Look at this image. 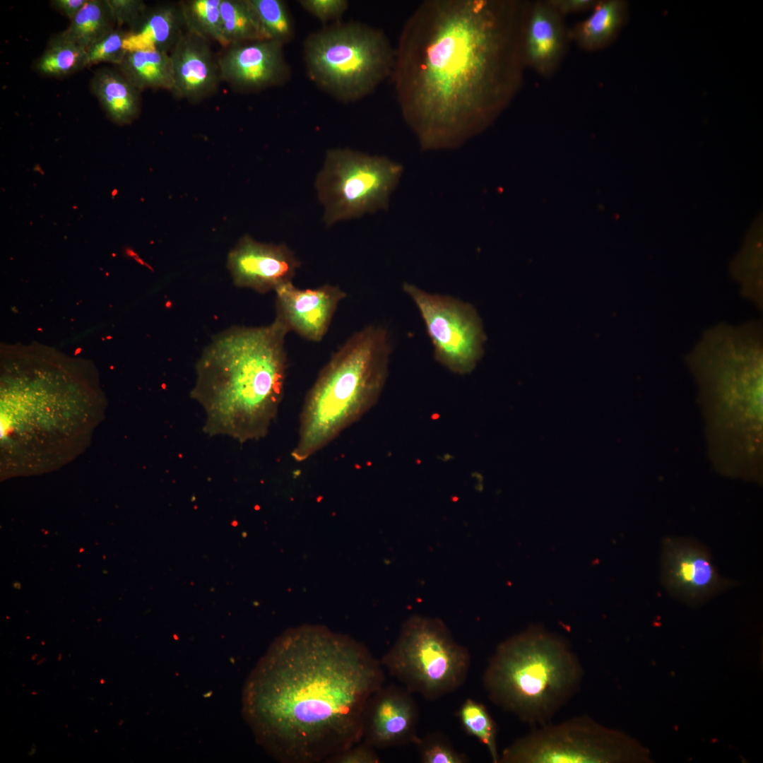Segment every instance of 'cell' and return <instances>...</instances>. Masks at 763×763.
Listing matches in <instances>:
<instances>
[{
    "instance_id": "obj_1",
    "label": "cell",
    "mask_w": 763,
    "mask_h": 763,
    "mask_svg": "<svg viewBox=\"0 0 763 763\" xmlns=\"http://www.w3.org/2000/svg\"><path fill=\"white\" fill-rule=\"evenodd\" d=\"M524 4L427 0L406 21L391 77L422 150L463 145L509 104L523 77Z\"/></svg>"
},
{
    "instance_id": "obj_2",
    "label": "cell",
    "mask_w": 763,
    "mask_h": 763,
    "mask_svg": "<svg viewBox=\"0 0 763 763\" xmlns=\"http://www.w3.org/2000/svg\"><path fill=\"white\" fill-rule=\"evenodd\" d=\"M381 661L362 644L321 627L288 630L252 672L244 711L259 743L285 763L325 762L362 740Z\"/></svg>"
},
{
    "instance_id": "obj_3",
    "label": "cell",
    "mask_w": 763,
    "mask_h": 763,
    "mask_svg": "<svg viewBox=\"0 0 763 763\" xmlns=\"http://www.w3.org/2000/svg\"><path fill=\"white\" fill-rule=\"evenodd\" d=\"M685 362L699 389L709 458L722 475L762 478L763 326L719 323Z\"/></svg>"
},
{
    "instance_id": "obj_4",
    "label": "cell",
    "mask_w": 763,
    "mask_h": 763,
    "mask_svg": "<svg viewBox=\"0 0 763 763\" xmlns=\"http://www.w3.org/2000/svg\"><path fill=\"white\" fill-rule=\"evenodd\" d=\"M289 332L268 326H233L215 335L196 367L191 396L207 414L206 430L244 442L264 437L283 394Z\"/></svg>"
},
{
    "instance_id": "obj_5",
    "label": "cell",
    "mask_w": 763,
    "mask_h": 763,
    "mask_svg": "<svg viewBox=\"0 0 763 763\" xmlns=\"http://www.w3.org/2000/svg\"><path fill=\"white\" fill-rule=\"evenodd\" d=\"M391 353L387 330L370 325L333 353L305 398L294 460L304 461L323 449L374 405Z\"/></svg>"
},
{
    "instance_id": "obj_6",
    "label": "cell",
    "mask_w": 763,
    "mask_h": 763,
    "mask_svg": "<svg viewBox=\"0 0 763 763\" xmlns=\"http://www.w3.org/2000/svg\"><path fill=\"white\" fill-rule=\"evenodd\" d=\"M583 676L582 666L567 640L533 625L497 646L483 683L495 704L540 726L578 691Z\"/></svg>"
},
{
    "instance_id": "obj_7",
    "label": "cell",
    "mask_w": 763,
    "mask_h": 763,
    "mask_svg": "<svg viewBox=\"0 0 763 763\" xmlns=\"http://www.w3.org/2000/svg\"><path fill=\"white\" fill-rule=\"evenodd\" d=\"M303 59L307 74L317 87L338 101L351 102L391 76L395 49L378 28L338 21L307 37Z\"/></svg>"
},
{
    "instance_id": "obj_8",
    "label": "cell",
    "mask_w": 763,
    "mask_h": 763,
    "mask_svg": "<svg viewBox=\"0 0 763 763\" xmlns=\"http://www.w3.org/2000/svg\"><path fill=\"white\" fill-rule=\"evenodd\" d=\"M380 661L409 692L434 701L464 684L471 657L442 620L415 615Z\"/></svg>"
},
{
    "instance_id": "obj_9",
    "label": "cell",
    "mask_w": 763,
    "mask_h": 763,
    "mask_svg": "<svg viewBox=\"0 0 763 763\" xmlns=\"http://www.w3.org/2000/svg\"><path fill=\"white\" fill-rule=\"evenodd\" d=\"M649 752L635 739L587 716L540 726L516 739L499 763L649 762Z\"/></svg>"
},
{
    "instance_id": "obj_10",
    "label": "cell",
    "mask_w": 763,
    "mask_h": 763,
    "mask_svg": "<svg viewBox=\"0 0 763 763\" xmlns=\"http://www.w3.org/2000/svg\"><path fill=\"white\" fill-rule=\"evenodd\" d=\"M403 167L391 159L349 148L326 153L315 186L326 225L389 207Z\"/></svg>"
},
{
    "instance_id": "obj_11",
    "label": "cell",
    "mask_w": 763,
    "mask_h": 763,
    "mask_svg": "<svg viewBox=\"0 0 763 763\" xmlns=\"http://www.w3.org/2000/svg\"><path fill=\"white\" fill-rule=\"evenodd\" d=\"M425 323L435 359L451 371L471 372L483 355L486 336L473 305L449 295L429 293L404 283Z\"/></svg>"
},
{
    "instance_id": "obj_12",
    "label": "cell",
    "mask_w": 763,
    "mask_h": 763,
    "mask_svg": "<svg viewBox=\"0 0 763 763\" xmlns=\"http://www.w3.org/2000/svg\"><path fill=\"white\" fill-rule=\"evenodd\" d=\"M412 694L394 684L374 692L364 708L363 742L374 749L414 744L419 737V709Z\"/></svg>"
},
{
    "instance_id": "obj_13",
    "label": "cell",
    "mask_w": 763,
    "mask_h": 763,
    "mask_svg": "<svg viewBox=\"0 0 763 763\" xmlns=\"http://www.w3.org/2000/svg\"><path fill=\"white\" fill-rule=\"evenodd\" d=\"M227 266L236 286L266 293L292 282L300 262L284 244L244 235L229 252Z\"/></svg>"
},
{
    "instance_id": "obj_14",
    "label": "cell",
    "mask_w": 763,
    "mask_h": 763,
    "mask_svg": "<svg viewBox=\"0 0 763 763\" xmlns=\"http://www.w3.org/2000/svg\"><path fill=\"white\" fill-rule=\"evenodd\" d=\"M283 45L261 40L227 47L217 61L220 79L244 91L284 84L290 79L291 70Z\"/></svg>"
},
{
    "instance_id": "obj_15",
    "label": "cell",
    "mask_w": 763,
    "mask_h": 763,
    "mask_svg": "<svg viewBox=\"0 0 763 763\" xmlns=\"http://www.w3.org/2000/svg\"><path fill=\"white\" fill-rule=\"evenodd\" d=\"M569 39L563 16L548 1L525 3L520 32L524 65L550 76L561 64Z\"/></svg>"
},
{
    "instance_id": "obj_16",
    "label": "cell",
    "mask_w": 763,
    "mask_h": 763,
    "mask_svg": "<svg viewBox=\"0 0 763 763\" xmlns=\"http://www.w3.org/2000/svg\"><path fill=\"white\" fill-rule=\"evenodd\" d=\"M276 317L289 331L304 338L321 341L329 328L334 312L346 293L339 287L324 285L300 289L292 282L276 290Z\"/></svg>"
},
{
    "instance_id": "obj_17",
    "label": "cell",
    "mask_w": 763,
    "mask_h": 763,
    "mask_svg": "<svg viewBox=\"0 0 763 763\" xmlns=\"http://www.w3.org/2000/svg\"><path fill=\"white\" fill-rule=\"evenodd\" d=\"M662 557L663 582L682 600L699 603L724 584L708 552L697 544L669 538L665 542Z\"/></svg>"
},
{
    "instance_id": "obj_18",
    "label": "cell",
    "mask_w": 763,
    "mask_h": 763,
    "mask_svg": "<svg viewBox=\"0 0 763 763\" xmlns=\"http://www.w3.org/2000/svg\"><path fill=\"white\" fill-rule=\"evenodd\" d=\"M170 56L174 72V95L196 102L216 90L220 77L208 40L185 30Z\"/></svg>"
},
{
    "instance_id": "obj_19",
    "label": "cell",
    "mask_w": 763,
    "mask_h": 763,
    "mask_svg": "<svg viewBox=\"0 0 763 763\" xmlns=\"http://www.w3.org/2000/svg\"><path fill=\"white\" fill-rule=\"evenodd\" d=\"M184 31L179 6L166 5L147 9L126 31L124 47L126 52L153 50L170 53Z\"/></svg>"
},
{
    "instance_id": "obj_20",
    "label": "cell",
    "mask_w": 763,
    "mask_h": 763,
    "mask_svg": "<svg viewBox=\"0 0 763 763\" xmlns=\"http://www.w3.org/2000/svg\"><path fill=\"white\" fill-rule=\"evenodd\" d=\"M90 86L114 122L128 124L139 115V90L120 71L109 68L99 69L93 76Z\"/></svg>"
},
{
    "instance_id": "obj_21",
    "label": "cell",
    "mask_w": 763,
    "mask_h": 763,
    "mask_svg": "<svg viewBox=\"0 0 763 763\" xmlns=\"http://www.w3.org/2000/svg\"><path fill=\"white\" fill-rule=\"evenodd\" d=\"M591 14L569 31L570 39L582 49L596 51L617 37L627 16V4L621 0L597 1Z\"/></svg>"
},
{
    "instance_id": "obj_22",
    "label": "cell",
    "mask_w": 763,
    "mask_h": 763,
    "mask_svg": "<svg viewBox=\"0 0 763 763\" xmlns=\"http://www.w3.org/2000/svg\"><path fill=\"white\" fill-rule=\"evenodd\" d=\"M122 74L139 91L165 89L172 91L174 72L170 53L139 50L127 52L118 66Z\"/></svg>"
},
{
    "instance_id": "obj_23",
    "label": "cell",
    "mask_w": 763,
    "mask_h": 763,
    "mask_svg": "<svg viewBox=\"0 0 763 763\" xmlns=\"http://www.w3.org/2000/svg\"><path fill=\"white\" fill-rule=\"evenodd\" d=\"M117 25L107 0H88L61 35L87 49L115 29Z\"/></svg>"
},
{
    "instance_id": "obj_24",
    "label": "cell",
    "mask_w": 763,
    "mask_h": 763,
    "mask_svg": "<svg viewBox=\"0 0 763 763\" xmlns=\"http://www.w3.org/2000/svg\"><path fill=\"white\" fill-rule=\"evenodd\" d=\"M35 66L42 76L65 77L88 66L86 49L59 33L50 40Z\"/></svg>"
},
{
    "instance_id": "obj_25",
    "label": "cell",
    "mask_w": 763,
    "mask_h": 763,
    "mask_svg": "<svg viewBox=\"0 0 763 763\" xmlns=\"http://www.w3.org/2000/svg\"><path fill=\"white\" fill-rule=\"evenodd\" d=\"M220 11L225 47L267 40L248 0H221Z\"/></svg>"
},
{
    "instance_id": "obj_26",
    "label": "cell",
    "mask_w": 763,
    "mask_h": 763,
    "mask_svg": "<svg viewBox=\"0 0 763 763\" xmlns=\"http://www.w3.org/2000/svg\"><path fill=\"white\" fill-rule=\"evenodd\" d=\"M221 0H189L179 3L185 30L225 47L220 11Z\"/></svg>"
},
{
    "instance_id": "obj_27",
    "label": "cell",
    "mask_w": 763,
    "mask_h": 763,
    "mask_svg": "<svg viewBox=\"0 0 763 763\" xmlns=\"http://www.w3.org/2000/svg\"><path fill=\"white\" fill-rule=\"evenodd\" d=\"M457 716L464 732L477 738L486 747L493 763H499L497 726L486 706L475 700L467 699L458 710Z\"/></svg>"
},
{
    "instance_id": "obj_28",
    "label": "cell",
    "mask_w": 763,
    "mask_h": 763,
    "mask_svg": "<svg viewBox=\"0 0 763 763\" xmlns=\"http://www.w3.org/2000/svg\"><path fill=\"white\" fill-rule=\"evenodd\" d=\"M267 40L283 45L295 36V25L285 1L248 0Z\"/></svg>"
},
{
    "instance_id": "obj_29",
    "label": "cell",
    "mask_w": 763,
    "mask_h": 763,
    "mask_svg": "<svg viewBox=\"0 0 763 763\" xmlns=\"http://www.w3.org/2000/svg\"><path fill=\"white\" fill-rule=\"evenodd\" d=\"M415 745L422 763H467L468 757L456 750L443 733L434 731L418 737Z\"/></svg>"
},
{
    "instance_id": "obj_30",
    "label": "cell",
    "mask_w": 763,
    "mask_h": 763,
    "mask_svg": "<svg viewBox=\"0 0 763 763\" xmlns=\"http://www.w3.org/2000/svg\"><path fill=\"white\" fill-rule=\"evenodd\" d=\"M126 31L117 28L105 35L86 49L88 66L101 62L119 65L126 50L124 47Z\"/></svg>"
},
{
    "instance_id": "obj_31",
    "label": "cell",
    "mask_w": 763,
    "mask_h": 763,
    "mask_svg": "<svg viewBox=\"0 0 763 763\" xmlns=\"http://www.w3.org/2000/svg\"><path fill=\"white\" fill-rule=\"evenodd\" d=\"M300 6L323 23L338 22L348 8L346 0H300Z\"/></svg>"
},
{
    "instance_id": "obj_32",
    "label": "cell",
    "mask_w": 763,
    "mask_h": 763,
    "mask_svg": "<svg viewBox=\"0 0 763 763\" xmlns=\"http://www.w3.org/2000/svg\"><path fill=\"white\" fill-rule=\"evenodd\" d=\"M112 11L117 25H134L146 13L147 7L141 0H107Z\"/></svg>"
},
{
    "instance_id": "obj_33",
    "label": "cell",
    "mask_w": 763,
    "mask_h": 763,
    "mask_svg": "<svg viewBox=\"0 0 763 763\" xmlns=\"http://www.w3.org/2000/svg\"><path fill=\"white\" fill-rule=\"evenodd\" d=\"M380 758L375 749L365 742H360L350 748L329 757L326 763H379Z\"/></svg>"
},
{
    "instance_id": "obj_34",
    "label": "cell",
    "mask_w": 763,
    "mask_h": 763,
    "mask_svg": "<svg viewBox=\"0 0 763 763\" xmlns=\"http://www.w3.org/2000/svg\"><path fill=\"white\" fill-rule=\"evenodd\" d=\"M596 0H548V2L561 15L591 9Z\"/></svg>"
},
{
    "instance_id": "obj_35",
    "label": "cell",
    "mask_w": 763,
    "mask_h": 763,
    "mask_svg": "<svg viewBox=\"0 0 763 763\" xmlns=\"http://www.w3.org/2000/svg\"><path fill=\"white\" fill-rule=\"evenodd\" d=\"M88 0H53L52 6L72 20Z\"/></svg>"
}]
</instances>
